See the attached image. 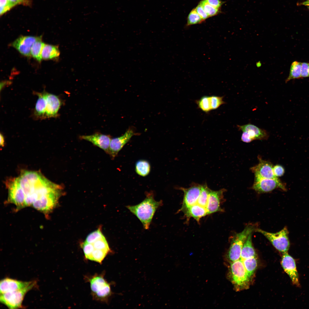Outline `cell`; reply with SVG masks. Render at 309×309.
Segmentation results:
<instances>
[{
  "mask_svg": "<svg viewBox=\"0 0 309 309\" xmlns=\"http://www.w3.org/2000/svg\"><path fill=\"white\" fill-rule=\"evenodd\" d=\"M19 182L25 195L26 202L29 205H32L41 196L56 190L61 186L34 171H23L20 176Z\"/></svg>",
  "mask_w": 309,
  "mask_h": 309,
  "instance_id": "6da1fadb",
  "label": "cell"
},
{
  "mask_svg": "<svg viewBox=\"0 0 309 309\" xmlns=\"http://www.w3.org/2000/svg\"><path fill=\"white\" fill-rule=\"evenodd\" d=\"M162 205V201H156L153 193L149 192L146 193L145 198L140 203L126 207L140 220L144 228L147 229L156 211Z\"/></svg>",
  "mask_w": 309,
  "mask_h": 309,
  "instance_id": "7a4b0ae2",
  "label": "cell"
},
{
  "mask_svg": "<svg viewBox=\"0 0 309 309\" xmlns=\"http://www.w3.org/2000/svg\"><path fill=\"white\" fill-rule=\"evenodd\" d=\"M35 94L38 98L34 109L35 116L41 119L57 117L62 105L59 97L46 92Z\"/></svg>",
  "mask_w": 309,
  "mask_h": 309,
  "instance_id": "3957f363",
  "label": "cell"
},
{
  "mask_svg": "<svg viewBox=\"0 0 309 309\" xmlns=\"http://www.w3.org/2000/svg\"><path fill=\"white\" fill-rule=\"evenodd\" d=\"M256 225L248 224L241 232L236 234L232 238L228 253V257L231 262L240 259L244 243L248 235L255 231Z\"/></svg>",
  "mask_w": 309,
  "mask_h": 309,
  "instance_id": "277c9868",
  "label": "cell"
},
{
  "mask_svg": "<svg viewBox=\"0 0 309 309\" xmlns=\"http://www.w3.org/2000/svg\"><path fill=\"white\" fill-rule=\"evenodd\" d=\"M92 294L94 298L101 301L107 300L111 295L110 284L103 275L96 274L88 279Z\"/></svg>",
  "mask_w": 309,
  "mask_h": 309,
  "instance_id": "5b68a950",
  "label": "cell"
},
{
  "mask_svg": "<svg viewBox=\"0 0 309 309\" xmlns=\"http://www.w3.org/2000/svg\"><path fill=\"white\" fill-rule=\"evenodd\" d=\"M265 236L279 251L283 253L288 252L290 247L288 231L286 227L276 233H272L257 229L255 230Z\"/></svg>",
  "mask_w": 309,
  "mask_h": 309,
  "instance_id": "8992f818",
  "label": "cell"
},
{
  "mask_svg": "<svg viewBox=\"0 0 309 309\" xmlns=\"http://www.w3.org/2000/svg\"><path fill=\"white\" fill-rule=\"evenodd\" d=\"M37 283L24 288L0 294L1 303L9 309H16L23 307L22 303L26 293L34 288Z\"/></svg>",
  "mask_w": 309,
  "mask_h": 309,
  "instance_id": "52a82bcc",
  "label": "cell"
},
{
  "mask_svg": "<svg viewBox=\"0 0 309 309\" xmlns=\"http://www.w3.org/2000/svg\"><path fill=\"white\" fill-rule=\"evenodd\" d=\"M62 189H58L41 196L33 203L32 206L45 214L49 213L56 205L62 194Z\"/></svg>",
  "mask_w": 309,
  "mask_h": 309,
  "instance_id": "ba28073f",
  "label": "cell"
},
{
  "mask_svg": "<svg viewBox=\"0 0 309 309\" xmlns=\"http://www.w3.org/2000/svg\"><path fill=\"white\" fill-rule=\"evenodd\" d=\"M6 184L8 190V202L14 204L18 210L25 207V196L17 178L9 179Z\"/></svg>",
  "mask_w": 309,
  "mask_h": 309,
  "instance_id": "9c48e42d",
  "label": "cell"
},
{
  "mask_svg": "<svg viewBox=\"0 0 309 309\" xmlns=\"http://www.w3.org/2000/svg\"><path fill=\"white\" fill-rule=\"evenodd\" d=\"M231 277L233 283L239 287L246 286L249 281L248 277L242 261L240 259L231 262L230 265Z\"/></svg>",
  "mask_w": 309,
  "mask_h": 309,
  "instance_id": "30bf717a",
  "label": "cell"
},
{
  "mask_svg": "<svg viewBox=\"0 0 309 309\" xmlns=\"http://www.w3.org/2000/svg\"><path fill=\"white\" fill-rule=\"evenodd\" d=\"M201 185L194 184L188 188H179L184 193L182 207L179 211H182L187 208L196 204L200 194Z\"/></svg>",
  "mask_w": 309,
  "mask_h": 309,
  "instance_id": "8fae6325",
  "label": "cell"
},
{
  "mask_svg": "<svg viewBox=\"0 0 309 309\" xmlns=\"http://www.w3.org/2000/svg\"><path fill=\"white\" fill-rule=\"evenodd\" d=\"M252 188L258 193L269 192L277 188L286 190L284 185L278 178L264 179L255 181Z\"/></svg>",
  "mask_w": 309,
  "mask_h": 309,
  "instance_id": "7c38bea8",
  "label": "cell"
},
{
  "mask_svg": "<svg viewBox=\"0 0 309 309\" xmlns=\"http://www.w3.org/2000/svg\"><path fill=\"white\" fill-rule=\"evenodd\" d=\"M281 264L285 272L290 277L293 284L299 286L298 274L295 261L288 252L283 253Z\"/></svg>",
  "mask_w": 309,
  "mask_h": 309,
  "instance_id": "4fadbf2b",
  "label": "cell"
},
{
  "mask_svg": "<svg viewBox=\"0 0 309 309\" xmlns=\"http://www.w3.org/2000/svg\"><path fill=\"white\" fill-rule=\"evenodd\" d=\"M41 38V37L22 36L13 42L11 45L21 54L29 57L31 55V49L33 45L37 40Z\"/></svg>",
  "mask_w": 309,
  "mask_h": 309,
  "instance_id": "5bb4252c",
  "label": "cell"
},
{
  "mask_svg": "<svg viewBox=\"0 0 309 309\" xmlns=\"http://www.w3.org/2000/svg\"><path fill=\"white\" fill-rule=\"evenodd\" d=\"M259 163L251 168L255 175V181L264 179H276L278 178L274 175L273 166L268 161L261 159Z\"/></svg>",
  "mask_w": 309,
  "mask_h": 309,
  "instance_id": "9a60e30c",
  "label": "cell"
},
{
  "mask_svg": "<svg viewBox=\"0 0 309 309\" xmlns=\"http://www.w3.org/2000/svg\"><path fill=\"white\" fill-rule=\"evenodd\" d=\"M225 191L224 189L215 191L209 189L206 207L208 215L223 211L221 204L224 199L223 193Z\"/></svg>",
  "mask_w": 309,
  "mask_h": 309,
  "instance_id": "2e32d148",
  "label": "cell"
},
{
  "mask_svg": "<svg viewBox=\"0 0 309 309\" xmlns=\"http://www.w3.org/2000/svg\"><path fill=\"white\" fill-rule=\"evenodd\" d=\"M36 283L35 281L24 282L6 278L0 281V294L23 289Z\"/></svg>",
  "mask_w": 309,
  "mask_h": 309,
  "instance_id": "e0dca14e",
  "label": "cell"
},
{
  "mask_svg": "<svg viewBox=\"0 0 309 309\" xmlns=\"http://www.w3.org/2000/svg\"><path fill=\"white\" fill-rule=\"evenodd\" d=\"M133 130L129 129L122 136L111 139L108 154L114 159L124 146L134 135Z\"/></svg>",
  "mask_w": 309,
  "mask_h": 309,
  "instance_id": "ac0fdd59",
  "label": "cell"
},
{
  "mask_svg": "<svg viewBox=\"0 0 309 309\" xmlns=\"http://www.w3.org/2000/svg\"><path fill=\"white\" fill-rule=\"evenodd\" d=\"M80 138L92 143L108 154L111 138L109 135L97 133L89 135L80 136Z\"/></svg>",
  "mask_w": 309,
  "mask_h": 309,
  "instance_id": "d6986e66",
  "label": "cell"
},
{
  "mask_svg": "<svg viewBox=\"0 0 309 309\" xmlns=\"http://www.w3.org/2000/svg\"><path fill=\"white\" fill-rule=\"evenodd\" d=\"M237 127L239 130L246 132L252 141L266 140L269 137V134L266 130L250 123L242 125H237Z\"/></svg>",
  "mask_w": 309,
  "mask_h": 309,
  "instance_id": "ffe728a7",
  "label": "cell"
},
{
  "mask_svg": "<svg viewBox=\"0 0 309 309\" xmlns=\"http://www.w3.org/2000/svg\"><path fill=\"white\" fill-rule=\"evenodd\" d=\"M182 211L184 214L187 221L192 217L198 223L202 217L208 215L207 209L197 204L191 206Z\"/></svg>",
  "mask_w": 309,
  "mask_h": 309,
  "instance_id": "44dd1931",
  "label": "cell"
},
{
  "mask_svg": "<svg viewBox=\"0 0 309 309\" xmlns=\"http://www.w3.org/2000/svg\"><path fill=\"white\" fill-rule=\"evenodd\" d=\"M252 233L248 236L243 246L240 259L242 261L247 259L256 257L255 250L252 242Z\"/></svg>",
  "mask_w": 309,
  "mask_h": 309,
  "instance_id": "7402d4cb",
  "label": "cell"
},
{
  "mask_svg": "<svg viewBox=\"0 0 309 309\" xmlns=\"http://www.w3.org/2000/svg\"><path fill=\"white\" fill-rule=\"evenodd\" d=\"M60 52L57 46L44 44L41 53L42 59L49 60L58 57Z\"/></svg>",
  "mask_w": 309,
  "mask_h": 309,
  "instance_id": "603a6c76",
  "label": "cell"
},
{
  "mask_svg": "<svg viewBox=\"0 0 309 309\" xmlns=\"http://www.w3.org/2000/svg\"><path fill=\"white\" fill-rule=\"evenodd\" d=\"M151 167L149 163L147 160H140L135 164V170L139 175L142 177L147 176L150 173Z\"/></svg>",
  "mask_w": 309,
  "mask_h": 309,
  "instance_id": "cb8c5ba5",
  "label": "cell"
},
{
  "mask_svg": "<svg viewBox=\"0 0 309 309\" xmlns=\"http://www.w3.org/2000/svg\"><path fill=\"white\" fill-rule=\"evenodd\" d=\"M302 63L297 61L292 62L290 66L288 76L285 80L286 83L292 79L301 78Z\"/></svg>",
  "mask_w": 309,
  "mask_h": 309,
  "instance_id": "d4e9b609",
  "label": "cell"
},
{
  "mask_svg": "<svg viewBox=\"0 0 309 309\" xmlns=\"http://www.w3.org/2000/svg\"><path fill=\"white\" fill-rule=\"evenodd\" d=\"M41 38L37 40L32 45L31 49V55L39 62L42 59L41 53L44 43L41 41Z\"/></svg>",
  "mask_w": 309,
  "mask_h": 309,
  "instance_id": "484cf974",
  "label": "cell"
},
{
  "mask_svg": "<svg viewBox=\"0 0 309 309\" xmlns=\"http://www.w3.org/2000/svg\"><path fill=\"white\" fill-rule=\"evenodd\" d=\"M249 278L253 274L257 266L256 257L245 259L242 261Z\"/></svg>",
  "mask_w": 309,
  "mask_h": 309,
  "instance_id": "4316f807",
  "label": "cell"
},
{
  "mask_svg": "<svg viewBox=\"0 0 309 309\" xmlns=\"http://www.w3.org/2000/svg\"><path fill=\"white\" fill-rule=\"evenodd\" d=\"M209 189L206 184L201 185L200 194L196 204L206 209Z\"/></svg>",
  "mask_w": 309,
  "mask_h": 309,
  "instance_id": "83f0119b",
  "label": "cell"
},
{
  "mask_svg": "<svg viewBox=\"0 0 309 309\" xmlns=\"http://www.w3.org/2000/svg\"><path fill=\"white\" fill-rule=\"evenodd\" d=\"M199 108L203 112L208 113L211 110L210 96H204L196 101Z\"/></svg>",
  "mask_w": 309,
  "mask_h": 309,
  "instance_id": "f1b7e54d",
  "label": "cell"
},
{
  "mask_svg": "<svg viewBox=\"0 0 309 309\" xmlns=\"http://www.w3.org/2000/svg\"><path fill=\"white\" fill-rule=\"evenodd\" d=\"M203 21L195 8L190 12L188 15L187 25L189 26L199 24Z\"/></svg>",
  "mask_w": 309,
  "mask_h": 309,
  "instance_id": "f546056e",
  "label": "cell"
},
{
  "mask_svg": "<svg viewBox=\"0 0 309 309\" xmlns=\"http://www.w3.org/2000/svg\"><path fill=\"white\" fill-rule=\"evenodd\" d=\"M108 253L105 251L95 249L92 252L89 260L101 263Z\"/></svg>",
  "mask_w": 309,
  "mask_h": 309,
  "instance_id": "4dcf8cb0",
  "label": "cell"
},
{
  "mask_svg": "<svg viewBox=\"0 0 309 309\" xmlns=\"http://www.w3.org/2000/svg\"><path fill=\"white\" fill-rule=\"evenodd\" d=\"M200 3L209 17L216 15L219 12V9L215 8L209 4L206 0H202Z\"/></svg>",
  "mask_w": 309,
  "mask_h": 309,
  "instance_id": "1f68e13d",
  "label": "cell"
},
{
  "mask_svg": "<svg viewBox=\"0 0 309 309\" xmlns=\"http://www.w3.org/2000/svg\"><path fill=\"white\" fill-rule=\"evenodd\" d=\"M92 244L95 249L102 250L108 253L111 251L105 237L97 240Z\"/></svg>",
  "mask_w": 309,
  "mask_h": 309,
  "instance_id": "d6a6232c",
  "label": "cell"
},
{
  "mask_svg": "<svg viewBox=\"0 0 309 309\" xmlns=\"http://www.w3.org/2000/svg\"><path fill=\"white\" fill-rule=\"evenodd\" d=\"M104 237L102 234L100 229L89 234L86 237V241L89 243L93 244L97 240Z\"/></svg>",
  "mask_w": 309,
  "mask_h": 309,
  "instance_id": "836d02e7",
  "label": "cell"
},
{
  "mask_svg": "<svg viewBox=\"0 0 309 309\" xmlns=\"http://www.w3.org/2000/svg\"><path fill=\"white\" fill-rule=\"evenodd\" d=\"M223 96H210V100L211 110H215L219 108L221 105L226 103L223 101Z\"/></svg>",
  "mask_w": 309,
  "mask_h": 309,
  "instance_id": "e575fe53",
  "label": "cell"
},
{
  "mask_svg": "<svg viewBox=\"0 0 309 309\" xmlns=\"http://www.w3.org/2000/svg\"><path fill=\"white\" fill-rule=\"evenodd\" d=\"M81 245L85 258L89 260L92 252L95 249L93 244L85 241L82 243Z\"/></svg>",
  "mask_w": 309,
  "mask_h": 309,
  "instance_id": "d590c367",
  "label": "cell"
},
{
  "mask_svg": "<svg viewBox=\"0 0 309 309\" xmlns=\"http://www.w3.org/2000/svg\"><path fill=\"white\" fill-rule=\"evenodd\" d=\"M0 5L1 16L14 7L8 0H0Z\"/></svg>",
  "mask_w": 309,
  "mask_h": 309,
  "instance_id": "8d00e7d4",
  "label": "cell"
},
{
  "mask_svg": "<svg viewBox=\"0 0 309 309\" xmlns=\"http://www.w3.org/2000/svg\"><path fill=\"white\" fill-rule=\"evenodd\" d=\"M195 10L203 20H206L209 17L204 11L201 4L199 3L195 8Z\"/></svg>",
  "mask_w": 309,
  "mask_h": 309,
  "instance_id": "74e56055",
  "label": "cell"
},
{
  "mask_svg": "<svg viewBox=\"0 0 309 309\" xmlns=\"http://www.w3.org/2000/svg\"><path fill=\"white\" fill-rule=\"evenodd\" d=\"M273 172L277 177L283 176L285 172L284 167L280 165H276L273 167Z\"/></svg>",
  "mask_w": 309,
  "mask_h": 309,
  "instance_id": "f35d334b",
  "label": "cell"
},
{
  "mask_svg": "<svg viewBox=\"0 0 309 309\" xmlns=\"http://www.w3.org/2000/svg\"><path fill=\"white\" fill-rule=\"evenodd\" d=\"M301 78L309 77V63H302Z\"/></svg>",
  "mask_w": 309,
  "mask_h": 309,
  "instance_id": "ab89813d",
  "label": "cell"
},
{
  "mask_svg": "<svg viewBox=\"0 0 309 309\" xmlns=\"http://www.w3.org/2000/svg\"><path fill=\"white\" fill-rule=\"evenodd\" d=\"M14 6L18 5H23L25 6H30L31 1L30 0H8Z\"/></svg>",
  "mask_w": 309,
  "mask_h": 309,
  "instance_id": "60d3db41",
  "label": "cell"
},
{
  "mask_svg": "<svg viewBox=\"0 0 309 309\" xmlns=\"http://www.w3.org/2000/svg\"><path fill=\"white\" fill-rule=\"evenodd\" d=\"M207 2L214 7L220 9L223 2L221 0H206Z\"/></svg>",
  "mask_w": 309,
  "mask_h": 309,
  "instance_id": "b9f144b4",
  "label": "cell"
},
{
  "mask_svg": "<svg viewBox=\"0 0 309 309\" xmlns=\"http://www.w3.org/2000/svg\"><path fill=\"white\" fill-rule=\"evenodd\" d=\"M0 145L2 146H3L4 144V137L3 135L1 133L0 134Z\"/></svg>",
  "mask_w": 309,
  "mask_h": 309,
  "instance_id": "7bdbcfd3",
  "label": "cell"
},
{
  "mask_svg": "<svg viewBox=\"0 0 309 309\" xmlns=\"http://www.w3.org/2000/svg\"><path fill=\"white\" fill-rule=\"evenodd\" d=\"M301 5L309 6V0H307L301 3Z\"/></svg>",
  "mask_w": 309,
  "mask_h": 309,
  "instance_id": "ee69618b",
  "label": "cell"
},
{
  "mask_svg": "<svg viewBox=\"0 0 309 309\" xmlns=\"http://www.w3.org/2000/svg\"><path fill=\"white\" fill-rule=\"evenodd\" d=\"M262 64L261 62L260 61H258L256 63V66L258 68H260L262 66Z\"/></svg>",
  "mask_w": 309,
  "mask_h": 309,
  "instance_id": "f6af8a7d",
  "label": "cell"
},
{
  "mask_svg": "<svg viewBox=\"0 0 309 309\" xmlns=\"http://www.w3.org/2000/svg\"><path fill=\"white\" fill-rule=\"evenodd\" d=\"M308 9H309V6H308Z\"/></svg>",
  "mask_w": 309,
  "mask_h": 309,
  "instance_id": "bcb514c9",
  "label": "cell"
}]
</instances>
